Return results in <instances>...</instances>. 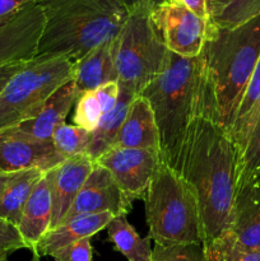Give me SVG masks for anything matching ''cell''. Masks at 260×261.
Segmentation results:
<instances>
[{
	"label": "cell",
	"mask_w": 260,
	"mask_h": 261,
	"mask_svg": "<svg viewBox=\"0 0 260 261\" xmlns=\"http://www.w3.org/2000/svg\"><path fill=\"white\" fill-rule=\"evenodd\" d=\"M237 162L233 140L219 122L208 84L203 105L189 127L173 167L198 199L203 245L231 227Z\"/></svg>",
	"instance_id": "cell-1"
},
{
	"label": "cell",
	"mask_w": 260,
	"mask_h": 261,
	"mask_svg": "<svg viewBox=\"0 0 260 261\" xmlns=\"http://www.w3.org/2000/svg\"><path fill=\"white\" fill-rule=\"evenodd\" d=\"M45 25L36 58L81 60L101 43L117 37L129 10L121 0H36Z\"/></svg>",
	"instance_id": "cell-2"
},
{
	"label": "cell",
	"mask_w": 260,
	"mask_h": 261,
	"mask_svg": "<svg viewBox=\"0 0 260 261\" xmlns=\"http://www.w3.org/2000/svg\"><path fill=\"white\" fill-rule=\"evenodd\" d=\"M206 89L208 81L201 55L183 58L170 51L165 70L139 93L149 102L154 115L161 160L172 170Z\"/></svg>",
	"instance_id": "cell-3"
},
{
	"label": "cell",
	"mask_w": 260,
	"mask_h": 261,
	"mask_svg": "<svg viewBox=\"0 0 260 261\" xmlns=\"http://www.w3.org/2000/svg\"><path fill=\"white\" fill-rule=\"evenodd\" d=\"M200 55L218 120L229 133L260 59V14L232 28L212 24Z\"/></svg>",
	"instance_id": "cell-4"
},
{
	"label": "cell",
	"mask_w": 260,
	"mask_h": 261,
	"mask_svg": "<svg viewBox=\"0 0 260 261\" xmlns=\"http://www.w3.org/2000/svg\"><path fill=\"white\" fill-rule=\"evenodd\" d=\"M143 201L148 237L154 245L161 247L203 245L204 227L195 193L162 161Z\"/></svg>",
	"instance_id": "cell-5"
},
{
	"label": "cell",
	"mask_w": 260,
	"mask_h": 261,
	"mask_svg": "<svg viewBox=\"0 0 260 261\" xmlns=\"http://www.w3.org/2000/svg\"><path fill=\"white\" fill-rule=\"evenodd\" d=\"M153 8L130 10L124 27L115 38V64L119 83L129 86L138 94L161 75L170 50L152 20Z\"/></svg>",
	"instance_id": "cell-6"
},
{
	"label": "cell",
	"mask_w": 260,
	"mask_h": 261,
	"mask_svg": "<svg viewBox=\"0 0 260 261\" xmlns=\"http://www.w3.org/2000/svg\"><path fill=\"white\" fill-rule=\"evenodd\" d=\"M73 79L64 58H33L23 64L0 93V133L35 116L60 87Z\"/></svg>",
	"instance_id": "cell-7"
},
{
	"label": "cell",
	"mask_w": 260,
	"mask_h": 261,
	"mask_svg": "<svg viewBox=\"0 0 260 261\" xmlns=\"http://www.w3.org/2000/svg\"><path fill=\"white\" fill-rule=\"evenodd\" d=\"M152 20L168 50L183 58H196L203 50L211 22L175 2L153 8Z\"/></svg>",
	"instance_id": "cell-8"
},
{
	"label": "cell",
	"mask_w": 260,
	"mask_h": 261,
	"mask_svg": "<svg viewBox=\"0 0 260 261\" xmlns=\"http://www.w3.org/2000/svg\"><path fill=\"white\" fill-rule=\"evenodd\" d=\"M157 150L114 147L96 162L106 168L129 201L144 200L155 170L161 162Z\"/></svg>",
	"instance_id": "cell-9"
},
{
	"label": "cell",
	"mask_w": 260,
	"mask_h": 261,
	"mask_svg": "<svg viewBox=\"0 0 260 261\" xmlns=\"http://www.w3.org/2000/svg\"><path fill=\"white\" fill-rule=\"evenodd\" d=\"M43 25L45 15L37 2L0 25V66L35 58Z\"/></svg>",
	"instance_id": "cell-10"
},
{
	"label": "cell",
	"mask_w": 260,
	"mask_h": 261,
	"mask_svg": "<svg viewBox=\"0 0 260 261\" xmlns=\"http://www.w3.org/2000/svg\"><path fill=\"white\" fill-rule=\"evenodd\" d=\"M132 205L133 203L122 194L111 173L96 162L65 219L82 214L110 213L114 217L127 216Z\"/></svg>",
	"instance_id": "cell-11"
},
{
	"label": "cell",
	"mask_w": 260,
	"mask_h": 261,
	"mask_svg": "<svg viewBox=\"0 0 260 261\" xmlns=\"http://www.w3.org/2000/svg\"><path fill=\"white\" fill-rule=\"evenodd\" d=\"M65 158L55 149L53 142L31 139L8 132L0 133V171L7 173L38 170L47 172Z\"/></svg>",
	"instance_id": "cell-12"
},
{
	"label": "cell",
	"mask_w": 260,
	"mask_h": 261,
	"mask_svg": "<svg viewBox=\"0 0 260 261\" xmlns=\"http://www.w3.org/2000/svg\"><path fill=\"white\" fill-rule=\"evenodd\" d=\"M96 161L87 154L68 158L58 167L47 171L53 195V223L51 228L58 227L65 219L71 204L91 175Z\"/></svg>",
	"instance_id": "cell-13"
},
{
	"label": "cell",
	"mask_w": 260,
	"mask_h": 261,
	"mask_svg": "<svg viewBox=\"0 0 260 261\" xmlns=\"http://www.w3.org/2000/svg\"><path fill=\"white\" fill-rule=\"evenodd\" d=\"M78 97L79 92L71 79L47 99L35 116L4 132L31 139L51 142L54 132L60 125L65 124L66 116L75 105Z\"/></svg>",
	"instance_id": "cell-14"
},
{
	"label": "cell",
	"mask_w": 260,
	"mask_h": 261,
	"mask_svg": "<svg viewBox=\"0 0 260 261\" xmlns=\"http://www.w3.org/2000/svg\"><path fill=\"white\" fill-rule=\"evenodd\" d=\"M229 229L242 246L260 251V176L236 189Z\"/></svg>",
	"instance_id": "cell-15"
},
{
	"label": "cell",
	"mask_w": 260,
	"mask_h": 261,
	"mask_svg": "<svg viewBox=\"0 0 260 261\" xmlns=\"http://www.w3.org/2000/svg\"><path fill=\"white\" fill-rule=\"evenodd\" d=\"M51 223H53V195H51L50 177L46 172L28 198L17 227L25 247L35 252L38 242L51 229Z\"/></svg>",
	"instance_id": "cell-16"
},
{
	"label": "cell",
	"mask_w": 260,
	"mask_h": 261,
	"mask_svg": "<svg viewBox=\"0 0 260 261\" xmlns=\"http://www.w3.org/2000/svg\"><path fill=\"white\" fill-rule=\"evenodd\" d=\"M114 218L115 217L110 213H99L82 214L65 219L45 234V237L38 242L35 252L40 256H51L58 250L79 240L92 239L94 234L107 228Z\"/></svg>",
	"instance_id": "cell-17"
},
{
	"label": "cell",
	"mask_w": 260,
	"mask_h": 261,
	"mask_svg": "<svg viewBox=\"0 0 260 261\" xmlns=\"http://www.w3.org/2000/svg\"><path fill=\"white\" fill-rule=\"evenodd\" d=\"M73 82L79 94L110 82H119L115 64V38L98 45L73 64Z\"/></svg>",
	"instance_id": "cell-18"
},
{
	"label": "cell",
	"mask_w": 260,
	"mask_h": 261,
	"mask_svg": "<svg viewBox=\"0 0 260 261\" xmlns=\"http://www.w3.org/2000/svg\"><path fill=\"white\" fill-rule=\"evenodd\" d=\"M115 147L160 152V135L154 115L149 102L140 94H138L130 105Z\"/></svg>",
	"instance_id": "cell-19"
},
{
	"label": "cell",
	"mask_w": 260,
	"mask_h": 261,
	"mask_svg": "<svg viewBox=\"0 0 260 261\" xmlns=\"http://www.w3.org/2000/svg\"><path fill=\"white\" fill-rule=\"evenodd\" d=\"M137 96L138 93L132 87L120 83V94L116 105L111 111H109L102 117L98 126L92 132L91 142L86 150V154L88 157L96 161L103 153L116 145L117 137L126 119L130 105Z\"/></svg>",
	"instance_id": "cell-20"
},
{
	"label": "cell",
	"mask_w": 260,
	"mask_h": 261,
	"mask_svg": "<svg viewBox=\"0 0 260 261\" xmlns=\"http://www.w3.org/2000/svg\"><path fill=\"white\" fill-rule=\"evenodd\" d=\"M120 94L119 82H110L92 91L79 94L74 105V125L93 132L102 117L111 111Z\"/></svg>",
	"instance_id": "cell-21"
},
{
	"label": "cell",
	"mask_w": 260,
	"mask_h": 261,
	"mask_svg": "<svg viewBox=\"0 0 260 261\" xmlns=\"http://www.w3.org/2000/svg\"><path fill=\"white\" fill-rule=\"evenodd\" d=\"M260 117V59L257 65L250 78L249 84L245 89L244 97L241 99L236 119L229 132L235 148L237 150V157H241L246 148L249 138ZM239 163V162H237Z\"/></svg>",
	"instance_id": "cell-22"
},
{
	"label": "cell",
	"mask_w": 260,
	"mask_h": 261,
	"mask_svg": "<svg viewBox=\"0 0 260 261\" xmlns=\"http://www.w3.org/2000/svg\"><path fill=\"white\" fill-rule=\"evenodd\" d=\"M45 173L38 168L14 172L0 196V218L18 227L28 198Z\"/></svg>",
	"instance_id": "cell-23"
},
{
	"label": "cell",
	"mask_w": 260,
	"mask_h": 261,
	"mask_svg": "<svg viewBox=\"0 0 260 261\" xmlns=\"http://www.w3.org/2000/svg\"><path fill=\"white\" fill-rule=\"evenodd\" d=\"M107 234L115 250L124 255L127 261L152 260L153 249H150V239H142L129 223L126 216L115 217L107 226Z\"/></svg>",
	"instance_id": "cell-24"
},
{
	"label": "cell",
	"mask_w": 260,
	"mask_h": 261,
	"mask_svg": "<svg viewBox=\"0 0 260 261\" xmlns=\"http://www.w3.org/2000/svg\"><path fill=\"white\" fill-rule=\"evenodd\" d=\"M209 22L232 28L260 14V0H206Z\"/></svg>",
	"instance_id": "cell-25"
},
{
	"label": "cell",
	"mask_w": 260,
	"mask_h": 261,
	"mask_svg": "<svg viewBox=\"0 0 260 261\" xmlns=\"http://www.w3.org/2000/svg\"><path fill=\"white\" fill-rule=\"evenodd\" d=\"M206 261H260V251L242 246L231 229L203 245Z\"/></svg>",
	"instance_id": "cell-26"
},
{
	"label": "cell",
	"mask_w": 260,
	"mask_h": 261,
	"mask_svg": "<svg viewBox=\"0 0 260 261\" xmlns=\"http://www.w3.org/2000/svg\"><path fill=\"white\" fill-rule=\"evenodd\" d=\"M92 133L78 125L63 124L54 132L51 142L55 149L65 160L79 154H86L91 142Z\"/></svg>",
	"instance_id": "cell-27"
},
{
	"label": "cell",
	"mask_w": 260,
	"mask_h": 261,
	"mask_svg": "<svg viewBox=\"0 0 260 261\" xmlns=\"http://www.w3.org/2000/svg\"><path fill=\"white\" fill-rule=\"evenodd\" d=\"M260 176V117L237 163L236 189Z\"/></svg>",
	"instance_id": "cell-28"
},
{
	"label": "cell",
	"mask_w": 260,
	"mask_h": 261,
	"mask_svg": "<svg viewBox=\"0 0 260 261\" xmlns=\"http://www.w3.org/2000/svg\"><path fill=\"white\" fill-rule=\"evenodd\" d=\"M150 261H206L203 245L161 247L154 245Z\"/></svg>",
	"instance_id": "cell-29"
},
{
	"label": "cell",
	"mask_w": 260,
	"mask_h": 261,
	"mask_svg": "<svg viewBox=\"0 0 260 261\" xmlns=\"http://www.w3.org/2000/svg\"><path fill=\"white\" fill-rule=\"evenodd\" d=\"M20 249L27 247L18 228L0 218V260L7 259L12 252Z\"/></svg>",
	"instance_id": "cell-30"
},
{
	"label": "cell",
	"mask_w": 260,
	"mask_h": 261,
	"mask_svg": "<svg viewBox=\"0 0 260 261\" xmlns=\"http://www.w3.org/2000/svg\"><path fill=\"white\" fill-rule=\"evenodd\" d=\"M55 261H93L91 239H83L68 245L51 255Z\"/></svg>",
	"instance_id": "cell-31"
},
{
	"label": "cell",
	"mask_w": 260,
	"mask_h": 261,
	"mask_svg": "<svg viewBox=\"0 0 260 261\" xmlns=\"http://www.w3.org/2000/svg\"><path fill=\"white\" fill-rule=\"evenodd\" d=\"M36 0H0V25L9 22Z\"/></svg>",
	"instance_id": "cell-32"
},
{
	"label": "cell",
	"mask_w": 260,
	"mask_h": 261,
	"mask_svg": "<svg viewBox=\"0 0 260 261\" xmlns=\"http://www.w3.org/2000/svg\"><path fill=\"white\" fill-rule=\"evenodd\" d=\"M168 2L178 3V4L184 5V7L188 8V9L191 10L193 13H195V14L199 15L200 18L209 20L206 0H168Z\"/></svg>",
	"instance_id": "cell-33"
},
{
	"label": "cell",
	"mask_w": 260,
	"mask_h": 261,
	"mask_svg": "<svg viewBox=\"0 0 260 261\" xmlns=\"http://www.w3.org/2000/svg\"><path fill=\"white\" fill-rule=\"evenodd\" d=\"M24 63H27V61H17V63H10L4 66H0V93H2L3 89L5 88V86L9 83L10 79L13 78V75L22 68Z\"/></svg>",
	"instance_id": "cell-34"
},
{
	"label": "cell",
	"mask_w": 260,
	"mask_h": 261,
	"mask_svg": "<svg viewBox=\"0 0 260 261\" xmlns=\"http://www.w3.org/2000/svg\"><path fill=\"white\" fill-rule=\"evenodd\" d=\"M124 3L125 7L127 8V10H133L135 8L139 7H150V8H155L158 5H162L165 3H167L168 0H121Z\"/></svg>",
	"instance_id": "cell-35"
},
{
	"label": "cell",
	"mask_w": 260,
	"mask_h": 261,
	"mask_svg": "<svg viewBox=\"0 0 260 261\" xmlns=\"http://www.w3.org/2000/svg\"><path fill=\"white\" fill-rule=\"evenodd\" d=\"M13 175H14V172L7 173V172H2V171H0V196H2L5 186L8 185V182H9V180L12 178Z\"/></svg>",
	"instance_id": "cell-36"
},
{
	"label": "cell",
	"mask_w": 260,
	"mask_h": 261,
	"mask_svg": "<svg viewBox=\"0 0 260 261\" xmlns=\"http://www.w3.org/2000/svg\"><path fill=\"white\" fill-rule=\"evenodd\" d=\"M31 261H41V256L38 254H36V252H33L32 259H31Z\"/></svg>",
	"instance_id": "cell-37"
},
{
	"label": "cell",
	"mask_w": 260,
	"mask_h": 261,
	"mask_svg": "<svg viewBox=\"0 0 260 261\" xmlns=\"http://www.w3.org/2000/svg\"><path fill=\"white\" fill-rule=\"evenodd\" d=\"M0 261H9V260H8V259H2Z\"/></svg>",
	"instance_id": "cell-38"
}]
</instances>
